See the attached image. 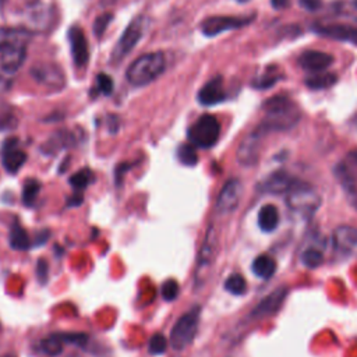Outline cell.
Segmentation results:
<instances>
[{
	"instance_id": "29",
	"label": "cell",
	"mask_w": 357,
	"mask_h": 357,
	"mask_svg": "<svg viewBox=\"0 0 357 357\" xmlns=\"http://www.w3.org/2000/svg\"><path fill=\"white\" fill-rule=\"evenodd\" d=\"M63 346L64 343L61 342V339L57 336V333H52L47 337L42 339L39 343V349L43 354L50 356V357H56L63 351Z\"/></svg>"
},
{
	"instance_id": "30",
	"label": "cell",
	"mask_w": 357,
	"mask_h": 357,
	"mask_svg": "<svg viewBox=\"0 0 357 357\" xmlns=\"http://www.w3.org/2000/svg\"><path fill=\"white\" fill-rule=\"evenodd\" d=\"M280 79V74L278 71L276 67H269L265 70L264 74L258 75L254 82H252V86L258 88V89H266L272 85H275L278 81Z\"/></svg>"
},
{
	"instance_id": "49",
	"label": "cell",
	"mask_w": 357,
	"mask_h": 357,
	"mask_svg": "<svg viewBox=\"0 0 357 357\" xmlns=\"http://www.w3.org/2000/svg\"><path fill=\"white\" fill-rule=\"evenodd\" d=\"M236 1H238V3H245V1H248V0H236Z\"/></svg>"
},
{
	"instance_id": "8",
	"label": "cell",
	"mask_w": 357,
	"mask_h": 357,
	"mask_svg": "<svg viewBox=\"0 0 357 357\" xmlns=\"http://www.w3.org/2000/svg\"><path fill=\"white\" fill-rule=\"evenodd\" d=\"M31 77L40 85L50 88V89H60L64 86V74L61 68L49 61L36 63L31 68Z\"/></svg>"
},
{
	"instance_id": "7",
	"label": "cell",
	"mask_w": 357,
	"mask_h": 357,
	"mask_svg": "<svg viewBox=\"0 0 357 357\" xmlns=\"http://www.w3.org/2000/svg\"><path fill=\"white\" fill-rule=\"evenodd\" d=\"M255 15L250 17H234V15H213L202 21L201 31L205 36H216L225 31L237 29L248 25Z\"/></svg>"
},
{
	"instance_id": "17",
	"label": "cell",
	"mask_w": 357,
	"mask_h": 357,
	"mask_svg": "<svg viewBox=\"0 0 357 357\" xmlns=\"http://www.w3.org/2000/svg\"><path fill=\"white\" fill-rule=\"evenodd\" d=\"M333 174L340 183L342 190L344 191L347 201L357 209V180L353 170L346 165V162L337 163L333 169Z\"/></svg>"
},
{
	"instance_id": "45",
	"label": "cell",
	"mask_w": 357,
	"mask_h": 357,
	"mask_svg": "<svg viewBox=\"0 0 357 357\" xmlns=\"http://www.w3.org/2000/svg\"><path fill=\"white\" fill-rule=\"evenodd\" d=\"M82 201H84L82 195H81L79 192H75L74 195H71V197L68 198V201H67V206H78V205H81V204H82Z\"/></svg>"
},
{
	"instance_id": "14",
	"label": "cell",
	"mask_w": 357,
	"mask_h": 357,
	"mask_svg": "<svg viewBox=\"0 0 357 357\" xmlns=\"http://www.w3.org/2000/svg\"><path fill=\"white\" fill-rule=\"evenodd\" d=\"M333 247L342 255L350 257L357 254V229L349 225L337 226L332 236Z\"/></svg>"
},
{
	"instance_id": "15",
	"label": "cell",
	"mask_w": 357,
	"mask_h": 357,
	"mask_svg": "<svg viewBox=\"0 0 357 357\" xmlns=\"http://www.w3.org/2000/svg\"><path fill=\"white\" fill-rule=\"evenodd\" d=\"M297 177L293 174L284 172V170H278L271 173L264 181L259 184V190L262 192L268 194H287L289 190L297 183Z\"/></svg>"
},
{
	"instance_id": "27",
	"label": "cell",
	"mask_w": 357,
	"mask_h": 357,
	"mask_svg": "<svg viewBox=\"0 0 357 357\" xmlns=\"http://www.w3.org/2000/svg\"><path fill=\"white\" fill-rule=\"evenodd\" d=\"M337 77L333 73H314L305 78V85L311 89H326L336 84Z\"/></svg>"
},
{
	"instance_id": "44",
	"label": "cell",
	"mask_w": 357,
	"mask_h": 357,
	"mask_svg": "<svg viewBox=\"0 0 357 357\" xmlns=\"http://www.w3.org/2000/svg\"><path fill=\"white\" fill-rule=\"evenodd\" d=\"M49 238V231L47 230H40L39 233H36V237L33 240V245H42L46 243V240Z\"/></svg>"
},
{
	"instance_id": "41",
	"label": "cell",
	"mask_w": 357,
	"mask_h": 357,
	"mask_svg": "<svg viewBox=\"0 0 357 357\" xmlns=\"http://www.w3.org/2000/svg\"><path fill=\"white\" fill-rule=\"evenodd\" d=\"M36 276H38V280L45 284L47 282V278H49V265L45 259H38V264H36Z\"/></svg>"
},
{
	"instance_id": "28",
	"label": "cell",
	"mask_w": 357,
	"mask_h": 357,
	"mask_svg": "<svg viewBox=\"0 0 357 357\" xmlns=\"http://www.w3.org/2000/svg\"><path fill=\"white\" fill-rule=\"evenodd\" d=\"M93 181V173L91 169H79L78 172H75L70 178L68 183L71 185V188L75 192H79L82 190H85L91 183Z\"/></svg>"
},
{
	"instance_id": "1",
	"label": "cell",
	"mask_w": 357,
	"mask_h": 357,
	"mask_svg": "<svg viewBox=\"0 0 357 357\" xmlns=\"http://www.w3.org/2000/svg\"><path fill=\"white\" fill-rule=\"evenodd\" d=\"M262 110L265 112V116L257 128L261 130L264 135L271 131L290 130L300 120L298 107L286 95H275L268 98L262 103Z\"/></svg>"
},
{
	"instance_id": "35",
	"label": "cell",
	"mask_w": 357,
	"mask_h": 357,
	"mask_svg": "<svg viewBox=\"0 0 357 357\" xmlns=\"http://www.w3.org/2000/svg\"><path fill=\"white\" fill-rule=\"evenodd\" d=\"M167 339L162 335V333H155L151 336L149 339V343H148V351L153 356H159V354H163L167 349Z\"/></svg>"
},
{
	"instance_id": "38",
	"label": "cell",
	"mask_w": 357,
	"mask_h": 357,
	"mask_svg": "<svg viewBox=\"0 0 357 357\" xmlns=\"http://www.w3.org/2000/svg\"><path fill=\"white\" fill-rule=\"evenodd\" d=\"M178 291H180V287H178V283L173 279H169L166 280L163 284H162V297L163 300L166 301H173L177 298L178 296Z\"/></svg>"
},
{
	"instance_id": "46",
	"label": "cell",
	"mask_w": 357,
	"mask_h": 357,
	"mask_svg": "<svg viewBox=\"0 0 357 357\" xmlns=\"http://www.w3.org/2000/svg\"><path fill=\"white\" fill-rule=\"evenodd\" d=\"M271 4L276 10H283L290 4V0H271Z\"/></svg>"
},
{
	"instance_id": "21",
	"label": "cell",
	"mask_w": 357,
	"mask_h": 357,
	"mask_svg": "<svg viewBox=\"0 0 357 357\" xmlns=\"http://www.w3.org/2000/svg\"><path fill=\"white\" fill-rule=\"evenodd\" d=\"M226 99V92L223 89L222 77H215L208 81L198 92V102L202 106H213L222 103Z\"/></svg>"
},
{
	"instance_id": "32",
	"label": "cell",
	"mask_w": 357,
	"mask_h": 357,
	"mask_svg": "<svg viewBox=\"0 0 357 357\" xmlns=\"http://www.w3.org/2000/svg\"><path fill=\"white\" fill-rule=\"evenodd\" d=\"M39 190H40V183L36 178L25 180L22 187V202L25 206H32L35 204Z\"/></svg>"
},
{
	"instance_id": "39",
	"label": "cell",
	"mask_w": 357,
	"mask_h": 357,
	"mask_svg": "<svg viewBox=\"0 0 357 357\" xmlns=\"http://www.w3.org/2000/svg\"><path fill=\"white\" fill-rule=\"evenodd\" d=\"M113 18V14L110 13H103L99 17H96V20L93 21V32L96 33V36H102L103 32L106 31V28L109 26L110 21Z\"/></svg>"
},
{
	"instance_id": "24",
	"label": "cell",
	"mask_w": 357,
	"mask_h": 357,
	"mask_svg": "<svg viewBox=\"0 0 357 357\" xmlns=\"http://www.w3.org/2000/svg\"><path fill=\"white\" fill-rule=\"evenodd\" d=\"M251 269L255 276L261 279H271L276 271V261L266 254H261L252 261Z\"/></svg>"
},
{
	"instance_id": "40",
	"label": "cell",
	"mask_w": 357,
	"mask_h": 357,
	"mask_svg": "<svg viewBox=\"0 0 357 357\" xmlns=\"http://www.w3.org/2000/svg\"><path fill=\"white\" fill-rule=\"evenodd\" d=\"M96 85H98V91L105 95H109L113 91V81L107 74H103V73L98 74Z\"/></svg>"
},
{
	"instance_id": "25",
	"label": "cell",
	"mask_w": 357,
	"mask_h": 357,
	"mask_svg": "<svg viewBox=\"0 0 357 357\" xmlns=\"http://www.w3.org/2000/svg\"><path fill=\"white\" fill-rule=\"evenodd\" d=\"M10 245L17 251H26L31 247V238L18 222H14L10 229Z\"/></svg>"
},
{
	"instance_id": "37",
	"label": "cell",
	"mask_w": 357,
	"mask_h": 357,
	"mask_svg": "<svg viewBox=\"0 0 357 357\" xmlns=\"http://www.w3.org/2000/svg\"><path fill=\"white\" fill-rule=\"evenodd\" d=\"M57 336L61 339V342L66 344H75V346H84L88 340V336L85 333H81V332H59Z\"/></svg>"
},
{
	"instance_id": "48",
	"label": "cell",
	"mask_w": 357,
	"mask_h": 357,
	"mask_svg": "<svg viewBox=\"0 0 357 357\" xmlns=\"http://www.w3.org/2000/svg\"><path fill=\"white\" fill-rule=\"evenodd\" d=\"M353 6L357 8V0H353Z\"/></svg>"
},
{
	"instance_id": "16",
	"label": "cell",
	"mask_w": 357,
	"mask_h": 357,
	"mask_svg": "<svg viewBox=\"0 0 357 357\" xmlns=\"http://www.w3.org/2000/svg\"><path fill=\"white\" fill-rule=\"evenodd\" d=\"M26 59V45H13L0 49V67L4 73L13 74L21 68Z\"/></svg>"
},
{
	"instance_id": "23",
	"label": "cell",
	"mask_w": 357,
	"mask_h": 357,
	"mask_svg": "<svg viewBox=\"0 0 357 357\" xmlns=\"http://www.w3.org/2000/svg\"><path fill=\"white\" fill-rule=\"evenodd\" d=\"M279 225V213L276 206L273 205H264L258 212V226L262 231L271 233Z\"/></svg>"
},
{
	"instance_id": "5",
	"label": "cell",
	"mask_w": 357,
	"mask_h": 357,
	"mask_svg": "<svg viewBox=\"0 0 357 357\" xmlns=\"http://www.w3.org/2000/svg\"><path fill=\"white\" fill-rule=\"evenodd\" d=\"M220 134V124L212 114H202L198 117L187 131L188 141L197 148H212Z\"/></svg>"
},
{
	"instance_id": "31",
	"label": "cell",
	"mask_w": 357,
	"mask_h": 357,
	"mask_svg": "<svg viewBox=\"0 0 357 357\" xmlns=\"http://www.w3.org/2000/svg\"><path fill=\"white\" fill-rule=\"evenodd\" d=\"M177 159L184 166H195L198 163V153L195 146L190 144H181L177 148Z\"/></svg>"
},
{
	"instance_id": "12",
	"label": "cell",
	"mask_w": 357,
	"mask_h": 357,
	"mask_svg": "<svg viewBox=\"0 0 357 357\" xmlns=\"http://www.w3.org/2000/svg\"><path fill=\"white\" fill-rule=\"evenodd\" d=\"M216 251H218V234L215 227L209 226L205 233V237L197 258V278H199L201 275H205V272L211 268L216 257Z\"/></svg>"
},
{
	"instance_id": "22",
	"label": "cell",
	"mask_w": 357,
	"mask_h": 357,
	"mask_svg": "<svg viewBox=\"0 0 357 357\" xmlns=\"http://www.w3.org/2000/svg\"><path fill=\"white\" fill-rule=\"evenodd\" d=\"M31 32L25 26H0V49L13 45H28Z\"/></svg>"
},
{
	"instance_id": "26",
	"label": "cell",
	"mask_w": 357,
	"mask_h": 357,
	"mask_svg": "<svg viewBox=\"0 0 357 357\" xmlns=\"http://www.w3.org/2000/svg\"><path fill=\"white\" fill-rule=\"evenodd\" d=\"M38 4H39V0H0L1 11L11 13V14L26 13V15H29L31 11Z\"/></svg>"
},
{
	"instance_id": "18",
	"label": "cell",
	"mask_w": 357,
	"mask_h": 357,
	"mask_svg": "<svg viewBox=\"0 0 357 357\" xmlns=\"http://www.w3.org/2000/svg\"><path fill=\"white\" fill-rule=\"evenodd\" d=\"M18 141L15 138H8L3 145L1 163L8 173H17L26 160V153L17 148Z\"/></svg>"
},
{
	"instance_id": "43",
	"label": "cell",
	"mask_w": 357,
	"mask_h": 357,
	"mask_svg": "<svg viewBox=\"0 0 357 357\" xmlns=\"http://www.w3.org/2000/svg\"><path fill=\"white\" fill-rule=\"evenodd\" d=\"M130 167H131V165H128V163H123V165H119L117 167H116V185H120V183H121V177H123V174L126 173V170H130Z\"/></svg>"
},
{
	"instance_id": "42",
	"label": "cell",
	"mask_w": 357,
	"mask_h": 357,
	"mask_svg": "<svg viewBox=\"0 0 357 357\" xmlns=\"http://www.w3.org/2000/svg\"><path fill=\"white\" fill-rule=\"evenodd\" d=\"M298 3H300V6H301L304 10L310 11V13L317 11V10L321 8V6H322V0H298Z\"/></svg>"
},
{
	"instance_id": "6",
	"label": "cell",
	"mask_w": 357,
	"mask_h": 357,
	"mask_svg": "<svg viewBox=\"0 0 357 357\" xmlns=\"http://www.w3.org/2000/svg\"><path fill=\"white\" fill-rule=\"evenodd\" d=\"M146 26H148V20L144 15L134 18L128 24V26L124 29V32L116 42V46L110 57L112 63H120L135 47V45L139 42L144 32L146 31Z\"/></svg>"
},
{
	"instance_id": "11",
	"label": "cell",
	"mask_w": 357,
	"mask_h": 357,
	"mask_svg": "<svg viewBox=\"0 0 357 357\" xmlns=\"http://www.w3.org/2000/svg\"><path fill=\"white\" fill-rule=\"evenodd\" d=\"M287 296V287H278L264 297L250 312L251 319H264L276 314Z\"/></svg>"
},
{
	"instance_id": "34",
	"label": "cell",
	"mask_w": 357,
	"mask_h": 357,
	"mask_svg": "<svg viewBox=\"0 0 357 357\" xmlns=\"http://www.w3.org/2000/svg\"><path fill=\"white\" fill-rule=\"evenodd\" d=\"M225 289L234 296H241L247 290L245 279L240 273H233L225 280Z\"/></svg>"
},
{
	"instance_id": "19",
	"label": "cell",
	"mask_w": 357,
	"mask_h": 357,
	"mask_svg": "<svg viewBox=\"0 0 357 357\" xmlns=\"http://www.w3.org/2000/svg\"><path fill=\"white\" fill-rule=\"evenodd\" d=\"M297 63L305 71L321 73L333 63V57L321 50H305L298 56Z\"/></svg>"
},
{
	"instance_id": "13",
	"label": "cell",
	"mask_w": 357,
	"mask_h": 357,
	"mask_svg": "<svg viewBox=\"0 0 357 357\" xmlns=\"http://www.w3.org/2000/svg\"><path fill=\"white\" fill-rule=\"evenodd\" d=\"M68 40H70L73 61L75 67L85 68L89 60V46H88V39L84 31L77 25L71 26L68 31Z\"/></svg>"
},
{
	"instance_id": "20",
	"label": "cell",
	"mask_w": 357,
	"mask_h": 357,
	"mask_svg": "<svg viewBox=\"0 0 357 357\" xmlns=\"http://www.w3.org/2000/svg\"><path fill=\"white\" fill-rule=\"evenodd\" d=\"M314 31L325 38L350 42L357 46V26L342 25V24H329V25H317Z\"/></svg>"
},
{
	"instance_id": "10",
	"label": "cell",
	"mask_w": 357,
	"mask_h": 357,
	"mask_svg": "<svg viewBox=\"0 0 357 357\" xmlns=\"http://www.w3.org/2000/svg\"><path fill=\"white\" fill-rule=\"evenodd\" d=\"M241 192H243V185L238 178L227 180L223 184L216 198V205H215L216 212L219 215H229L234 212L241 199Z\"/></svg>"
},
{
	"instance_id": "33",
	"label": "cell",
	"mask_w": 357,
	"mask_h": 357,
	"mask_svg": "<svg viewBox=\"0 0 357 357\" xmlns=\"http://www.w3.org/2000/svg\"><path fill=\"white\" fill-rule=\"evenodd\" d=\"M301 264L310 269H314V268H318L322 262H324V254L315 248V247H308L305 248L301 255Z\"/></svg>"
},
{
	"instance_id": "9",
	"label": "cell",
	"mask_w": 357,
	"mask_h": 357,
	"mask_svg": "<svg viewBox=\"0 0 357 357\" xmlns=\"http://www.w3.org/2000/svg\"><path fill=\"white\" fill-rule=\"evenodd\" d=\"M264 138V134L257 127L240 142L237 149V162L244 167H252L258 163L259 159V149H261V141Z\"/></svg>"
},
{
	"instance_id": "3",
	"label": "cell",
	"mask_w": 357,
	"mask_h": 357,
	"mask_svg": "<svg viewBox=\"0 0 357 357\" xmlns=\"http://www.w3.org/2000/svg\"><path fill=\"white\" fill-rule=\"evenodd\" d=\"M321 202V195L315 187L300 180H297V183L286 194L287 208L293 212V215L301 219L314 216V213L319 209Z\"/></svg>"
},
{
	"instance_id": "47",
	"label": "cell",
	"mask_w": 357,
	"mask_h": 357,
	"mask_svg": "<svg viewBox=\"0 0 357 357\" xmlns=\"http://www.w3.org/2000/svg\"><path fill=\"white\" fill-rule=\"evenodd\" d=\"M0 357H17L15 354H3V356H0Z\"/></svg>"
},
{
	"instance_id": "36",
	"label": "cell",
	"mask_w": 357,
	"mask_h": 357,
	"mask_svg": "<svg viewBox=\"0 0 357 357\" xmlns=\"http://www.w3.org/2000/svg\"><path fill=\"white\" fill-rule=\"evenodd\" d=\"M18 120L13 110H10L7 106H0V131L13 130L17 126Z\"/></svg>"
},
{
	"instance_id": "2",
	"label": "cell",
	"mask_w": 357,
	"mask_h": 357,
	"mask_svg": "<svg viewBox=\"0 0 357 357\" xmlns=\"http://www.w3.org/2000/svg\"><path fill=\"white\" fill-rule=\"evenodd\" d=\"M166 67V60L162 52L145 53L135 59L126 71L127 81L134 86H144L155 81Z\"/></svg>"
},
{
	"instance_id": "4",
	"label": "cell",
	"mask_w": 357,
	"mask_h": 357,
	"mask_svg": "<svg viewBox=\"0 0 357 357\" xmlns=\"http://www.w3.org/2000/svg\"><path fill=\"white\" fill-rule=\"evenodd\" d=\"M201 308L194 305L191 310L184 312L173 325L170 331V344L174 350H183L190 346L197 335L198 324H199Z\"/></svg>"
}]
</instances>
